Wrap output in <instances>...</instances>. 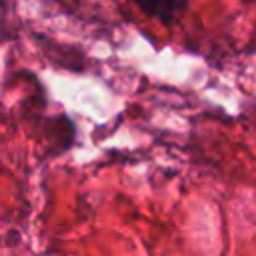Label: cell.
<instances>
[{
	"instance_id": "cell-1",
	"label": "cell",
	"mask_w": 256,
	"mask_h": 256,
	"mask_svg": "<svg viewBox=\"0 0 256 256\" xmlns=\"http://www.w3.org/2000/svg\"><path fill=\"white\" fill-rule=\"evenodd\" d=\"M140 8L150 14V16H158L162 20L176 16L180 10L186 8V4H178V2H154V4H140Z\"/></svg>"
}]
</instances>
